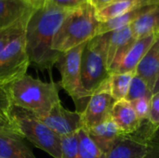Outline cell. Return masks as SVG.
Returning <instances> with one entry per match:
<instances>
[{"label": "cell", "instance_id": "6da1fadb", "mask_svg": "<svg viewBox=\"0 0 159 158\" xmlns=\"http://www.w3.org/2000/svg\"><path fill=\"white\" fill-rule=\"evenodd\" d=\"M71 9L47 4L34 9L25 27V46L30 64L41 71H50L61 53L52 49L59 28Z\"/></svg>", "mask_w": 159, "mask_h": 158}, {"label": "cell", "instance_id": "7a4b0ae2", "mask_svg": "<svg viewBox=\"0 0 159 158\" xmlns=\"http://www.w3.org/2000/svg\"><path fill=\"white\" fill-rule=\"evenodd\" d=\"M12 105L28 110L38 117H43L61 102L59 84L44 82L25 74L7 86Z\"/></svg>", "mask_w": 159, "mask_h": 158}, {"label": "cell", "instance_id": "3957f363", "mask_svg": "<svg viewBox=\"0 0 159 158\" xmlns=\"http://www.w3.org/2000/svg\"><path fill=\"white\" fill-rule=\"evenodd\" d=\"M100 23L89 2L71 9L55 34L52 49L63 53L88 43L97 36Z\"/></svg>", "mask_w": 159, "mask_h": 158}, {"label": "cell", "instance_id": "277c9868", "mask_svg": "<svg viewBox=\"0 0 159 158\" xmlns=\"http://www.w3.org/2000/svg\"><path fill=\"white\" fill-rule=\"evenodd\" d=\"M9 127L53 158H61V137L48 128L34 113L12 105L8 113Z\"/></svg>", "mask_w": 159, "mask_h": 158}, {"label": "cell", "instance_id": "5b68a950", "mask_svg": "<svg viewBox=\"0 0 159 158\" xmlns=\"http://www.w3.org/2000/svg\"><path fill=\"white\" fill-rule=\"evenodd\" d=\"M108 33L89 40L81 60V80L84 89L90 97L107 80L110 74L106 62Z\"/></svg>", "mask_w": 159, "mask_h": 158}, {"label": "cell", "instance_id": "8992f818", "mask_svg": "<svg viewBox=\"0 0 159 158\" xmlns=\"http://www.w3.org/2000/svg\"><path fill=\"white\" fill-rule=\"evenodd\" d=\"M86 44L75 47L61 54L57 62L61 73L59 86L63 88L76 104V111H84L83 103L89 99V94L84 89L81 80V60Z\"/></svg>", "mask_w": 159, "mask_h": 158}, {"label": "cell", "instance_id": "52a82bcc", "mask_svg": "<svg viewBox=\"0 0 159 158\" xmlns=\"http://www.w3.org/2000/svg\"><path fill=\"white\" fill-rule=\"evenodd\" d=\"M24 33L15 37L0 53V86H8L27 74L31 64Z\"/></svg>", "mask_w": 159, "mask_h": 158}, {"label": "cell", "instance_id": "ba28073f", "mask_svg": "<svg viewBox=\"0 0 159 158\" xmlns=\"http://www.w3.org/2000/svg\"><path fill=\"white\" fill-rule=\"evenodd\" d=\"M157 131L149 124V128L143 131L140 128L134 133L122 134L106 158H143L154 143L153 139Z\"/></svg>", "mask_w": 159, "mask_h": 158}, {"label": "cell", "instance_id": "9c48e42d", "mask_svg": "<svg viewBox=\"0 0 159 158\" xmlns=\"http://www.w3.org/2000/svg\"><path fill=\"white\" fill-rule=\"evenodd\" d=\"M39 118L48 128L61 137L75 134L83 128L81 113L65 109L61 102L56 104L48 114Z\"/></svg>", "mask_w": 159, "mask_h": 158}, {"label": "cell", "instance_id": "30bf717a", "mask_svg": "<svg viewBox=\"0 0 159 158\" xmlns=\"http://www.w3.org/2000/svg\"><path fill=\"white\" fill-rule=\"evenodd\" d=\"M115 103L116 101L107 91L98 90L94 92L81 113L83 129L89 130L109 119Z\"/></svg>", "mask_w": 159, "mask_h": 158}, {"label": "cell", "instance_id": "8fae6325", "mask_svg": "<svg viewBox=\"0 0 159 158\" xmlns=\"http://www.w3.org/2000/svg\"><path fill=\"white\" fill-rule=\"evenodd\" d=\"M135 41L136 39L133 37L131 24L108 33L106 62L110 74L116 73Z\"/></svg>", "mask_w": 159, "mask_h": 158}, {"label": "cell", "instance_id": "7c38bea8", "mask_svg": "<svg viewBox=\"0 0 159 158\" xmlns=\"http://www.w3.org/2000/svg\"><path fill=\"white\" fill-rule=\"evenodd\" d=\"M110 118L122 134L134 133L143 125L130 102L126 100L116 102L111 110Z\"/></svg>", "mask_w": 159, "mask_h": 158}, {"label": "cell", "instance_id": "4fadbf2b", "mask_svg": "<svg viewBox=\"0 0 159 158\" xmlns=\"http://www.w3.org/2000/svg\"><path fill=\"white\" fill-rule=\"evenodd\" d=\"M34 10L25 0H0V30L30 17Z\"/></svg>", "mask_w": 159, "mask_h": 158}, {"label": "cell", "instance_id": "5bb4252c", "mask_svg": "<svg viewBox=\"0 0 159 158\" xmlns=\"http://www.w3.org/2000/svg\"><path fill=\"white\" fill-rule=\"evenodd\" d=\"M159 34H152L140 38L135 41L132 47L129 48L122 62L118 66L115 74H125L129 72H135L142 59L144 57L149 48L154 45Z\"/></svg>", "mask_w": 159, "mask_h": 158}, {"label": "cell", "instance_id": "9a60e30c", "mask_svg": "<svg viewBox=\"0 0 159 158\" xmlns=\"http://www.w3.org/2000/svg\"><path fill=\"white\" fill-rule=\"evenodd\" d=\"M0 158H36L12 129L0 132Z\"/></svg>", "mask_w": 159, "mask_h": 158}, {"label": "cell", "instance_id": "2e32d148", "mask_svg": "<svg viewBox=\"0 0 159 158\" xmlns=\"http://www.w3.org/2000/svg\"><path fill=\"white\" fill-rule=\"evenodd\" d=\"M136 74L147 83L151 91L154 92L159 76V35L140 61Z\"/></svg>", "mask_w": 159, "mask_h": 158}, {"label": "cell", "instance_id": "e0dca14e", "mask_svg": "<svg viewBox=\"0 0 159 158\" xmlns=\"http://www.w3.org/2000/svg\"><path fill=\"white\" fill-rule=\"evenodd\" d=\"M87 131L105 156L114 147L117 139L122 135L111 118Z\"/></svg>", "mask_w": 159, "mask_h": 158}, {"label": "cell", "instance_id": "ac0fdd59", "mask_svg": "<svg viewBox=\"0 0 159 158\" xmlns=\"http://www.w3.org/2000/svg\"><path fill=\"white\" fill-rule=\"evenodd\" d=\"M135 72H129L125 74H110L107 80L98 90L107 91L116 102L125 100L130 82L135 75ZM97 90V91H98Z\"/></svg>", "mask_w": 159, "mask_h": 158}, {"label": "cell", "instance_id": "d6986e66", "mask_svg": "<svg viewBox=\"0 0 159 158\" xmlns=\"http://www.w3.org/2000/svg\"><path fill=\"white\" fill-rule=\"evenodd\" d=\"M131 28L136 40L152 34H159V6L140 16L131 24Z\"/></svg>", "mask_w": 159, "mask_h": 158}, {"label": "cell", "instance_id": "ffe728a7", "mask_svg": "<svg viewBox=\"0 0 159 158\" xmlns=\"http://www.w3.org/2000/svg\"><path fill=\"white\" fill-rule=\"evenodd\" d=\"M136 8H140L139 1L118 0L97 10L96 17H97V20L102 23V22H105L110 20L118 18Z\"/></svg>", "mask_w": 159, "mask_h": 158}, {"label": "cell", "instance_id": "44dd1931", "mask_svg": "<svg viewBox=\"0 0 159 158\" xmlns=\"http://www.w3.org/2000/svg\"><path fill=\"white\" fill-rule=\"evenodd\" d=\"M151 8H153V7H145L136 8V9L131 10V11H129V12H128V13L120 16L118 18L110 20L105 21V22H102L99 25L97 35H101V34H107V33H111V32H114V31L118 30L120 28H123V27H126V26L130 25L140 16H142L143 14H144L145 12H147Z\"/></svg>", "mask_w": 159, "mask_h": 158}, {"label": "cell", "instance_id": "7402d4cb", "mask_svg": "<svg viewBox=\"0 0 159 158\" xmlns=\"http://www.w3.org/2000/svg\"><path fill=\"white\" fill-rule=\"evenodd\" d=\"M77 134L78 158H106L85 129H79Z\"/></svg>", "mask_w": 159, "mask_h": 158}, {"label": "cell", "instance_id": "603a6c76", "mask_svg": "<svg viewBox=\"0 0 159 158\" xmlns=\"http://www.w3.org/2000/svg\"><path fill=\"white\" fill-rule=\"evenodd\" d=\"M152 96L153 92L149 88L147 83L137 74H135L130 82L129 88L125 100L130 102L142 98H152Z\"/></svg>", "mask_w": 159, "mask_h": 158}, {"label": "cell", "instance_id": "cb8c5ba5", "mask_svg": "<svg viewBox=\"0 0 159 158\" xmlns=\"http://www.w3.org/2000/svg\"><path fill=\"white\" fill-rule=\"evenodd\" d=\"M28 19H29V17L24 20H21L18 23H16L8 28L0 30V53L15 37H17L18 35H20L25 32V27H26Z\"/></svg>", "mask_w": 159, "mask_h": 158}, {"label": "cell", "instance_id": "d4e9b609", "mask_svg": "<svg viewBox=\"0 0 159 158\" xmlns=\"http://www.w3.org/2000/svg\"><path fill=\"white\" fill-rule=\"evenodd\" d=\"M61 158H78V134L61 137Z\"/></svg>", "mask_w": 159, "mask_h": 158}, {"label": "cell", "instance_id": "484cf974", "mask_svg": "<svg viewBox=\"0 0 159 158\" xmlns=\"http://www.w3.org/2000/svg\"><path fill=\"white\" fill-rule=\"evenodd\" d=\"M12 106L7 86H0V125H8V113Z\"/></svg>", "mask_w": 159, "mask_h": 158}, {"label": "cell", "instance_id": "4316f807", "mask_svg": "<svg viewBox=\"0 0 159 158\" xmlns=\"http://www.w3.org/2000/svg\"><path fill=\"white\" fill-rule=\"evenodd\" d=\"M150 103L151 98H142L133 102H130L132 108L134 109L138 118L142 123L143 121H148L149 113H150Z\"/></svg>", "mask_w": 159, "mask_h": 158}, {"label": "cell", "instance_id": "83f0119b", "mask_svg": "<svg viewBox=\"0 0 159 158\" xmlns=\"http://www.w3.org/2000/svg\"><path fill=\"white\" fill-rule=\"evenodd\" d=\"M148 123L157 130L159 129V91L153 94L150 103Z\"/></svg>", "mask_w": 159, "mask_h": 158}, {"label": "cell", "instance_id": "f1b7e54d", "mask_svg": "<svg viewBox=\"0 0 159 158\" xmlns=\"http://www.w3.org/2000/svg\"><path fill=\"white\" fill-rule=\"evenodd\" d=\"M89 2V0H49L48 4L65 9H74Z\"/></svg>", "mask_w": 159, "mask_h": 158}, {"label": "cell", "instance_id": "f546056e", "mask_svg": "<svg viewBox=\"0 0 159 158\" xmlns=\"http://www.w3.org/2000/svg\"><path fill=\"white\" fill-rule=\"evenodd\" d=\"M116 1H118V0H89V2L90 3V5L95 8V10H99L101 9L102 7L111 4V3H114Z\"/></svg>", "mask_w": 159, "mask_h": 158}, {"label": "cell", "instance_id": "4dcf8cb0", "mask_svg": "<svg viewBox=\"0 0 159 158\" xmlns=\"http://www.w3.org/2000/svg\"><path fill=\"white\" fill-rule=\"evenodd\" d=\"M143 158H159V143L154 142L151 149L148 151V153L144 156Z\"/></svg>", "mask_w": 159, "mask_h": 158}, {"label": "cell", "instance_id": "1f68e13d", "mask_svg": "<svg viewBox=\"0 0 159 158\" xmlns=\"http://www.w3.org/2000/svg\"><path fill=\"white\" fill-rule=\"evenodd\" d=\"M34 9H37V8H41L43 7H45L49 0H25Z\"/></svg>", "mask_w": 159, "mask_h": 158}, {"label": "cell", "instance_id": "d6a6232c", "mask_svg": "<svg viewBox=\"0 0 159 158\" xmlns=\"http://www.w3.org/2000/svg\"><path fill=\"white\" fill-rule=\"evenodd\" d=\"M11 129L9 126H3V125H0V132H2V131H5V130H7V129Z\"/></svg>", "mask_w": 159, "mask_h": 158}, {"label": "cell", "instance_id": "836d02e7", "mask_svg": "<svg viewBox=\"0 0 159 158\" xmlns=\"http://www.w3.org/2000/svg\"><path fill=\"white\" fill-rule=\"evenodd\" d=\"M157 91H159V76H158L157 81L156 87H155V88H154V92H153V94H154V93H156V92H157Z\"/></svg>", "mask_w": 159, "mask_h": 158}, {"label": "cell", "instance_id": "e575fe53", "mask_svg": "<svg viewBox=\"0 0 159 158\" xmlns=\"http://www.w3.org/2000/svg\"><path fill=\"white\" fill-rule=\"evenodd\" d=\"M132 1H138V0H132Z\"/></svg>", "mask_w": 159, "mask_h": 158}]
</instances>
